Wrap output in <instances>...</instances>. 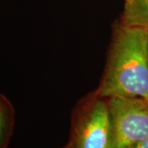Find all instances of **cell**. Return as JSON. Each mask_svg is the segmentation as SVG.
Returning <instances> with one entry per match:
<instances>
[{
  "label": "cell",
  "instance_id": "6da1fadb",
  "mask_svg": "<svg viewBox=\"0 0 148 148\" xmlns=\"http://www.w3.org/2000/svg\"><path fill=\"white\" fill-rule=\"evenodd\" d=\"M96 95L137 97L148 102V31L121 26Z\"/></svg>",
  "mask_w": 148,
  "mask_h": 148
},
{
  "label": "cell",
  "instance_id": "8992f818",
  "mask_svg": "<svg viewBox=\"0 0 148 148\" xmlns=\"http://www.w3.org/2000/svg\"><path fill=\"white\" fill-rule=\"evenodd\" d=\"M132 148H148V137L134 145Z\"/></svg>",
  "mask_w": 148,
  "mask_h": 148
},
{
  "label": "cell",
  "instance_id": "3957f363",
  "mask_svg": "<svg viewBox=\"0 0 148 148\" xmlns=\"http://www.w3.org/2000/svg\"><path fill=\"white\" fill-rule=\"evenodd\" d=\"M99 98L81 114L68 148H110L109 106L108 102Z\"/></svg>",
  "mask_w": 148,
  "mask_h": 148
},
{
  "label": "cell",
  "instance_id": "277c9868",
  "mask_svg": "<svg viewBox=\"0 0 148 148\" xmlns=\"http://www.w3.org/2000/svg\"><path fill=\"white\" fill-rule=\"evenodd\" d=\"M122 26L148 31V0H125Z\"/></svg>",
  "mask_w": 148,
  "mask_h": 148
},
{
  "label": "cell",
  "instance_id": "7a4b0ae2",
  "mask_svg": "<svg viewBox=\"0 0 148 148\" xmlns=\"http://www.w3.org/2000/svg\"><path fill=\"white\" fill-rule=\"evenodd\" d=\"M110 148H132L148 137V102L137 97L109 98Z\"/></svg>",
  "mask_w": 148,
  "mask_h": 148
},
{
  "label": "cell",
  "instance_id": "5b68a950",
  "mask_svg": "<svg viewBox=\"0 0 148 148\" xmlns=\"http://www.w3.org/2000/svg\"><path fill=\"white\" fill-rule=\"evenodd\" d=\"M13 111L9 101L0 94V148H6L10 137Z\"/></svg>",
  "mask_w": 148,
  "mask_h": 148
}]
</instances>
